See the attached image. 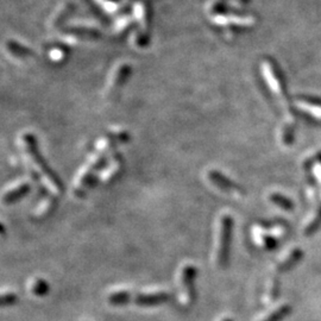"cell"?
<instances>
[{
	"mask_svg": "<svg viewBox=\"0 0 321 321\" xmlns=\"http://www.w3.org/2000/svg\"><path fill=\"white\" fill-rule=\"evenodd\" d=\"M23 139H24V144H25L26 151L29 153L30 156L33 157V160L35 162V164L37 165V168L40 169L44 178L48 180L52 188H54L57 193H62L63 190H65L63 182L61 181V179L59 178V175L50 168V165L48 164V162L45 161V158L42 156L41 151L38 150V148H37L36 138H35L31 133H26V135H24Z\"/></svg>",
	"mask_w": 321,
	"mask_h": 321,
	"instance_id": "obj_1",
	"label": "cell"
},
{
	"mask_svg": "<svg viewBox=\"0 0 321 321\" xmlns=\"http://www.w3.org/2000/svg\"><path fill=\"white\" fill-rule=\"evenodd\" d=\"M232 228H234V219L230 216H224L221 218L219 246H218V264L221 268L227 266L228 258H230Z\"/></svg>",
	"mask_w": 321,
	"mask_h": 321,
	"instance_id": "obj_2",
	"label": "cell"
},
{
	"mask_svg": "<svg viewBox=\"0 0 321 321\" xmlns=\"http://www.w3.org/2000/svg\"><path fill=\"white\" fill-rule=\"evenodd\" d=\"M107 164H108V157L106 156V155L100 156L97 161H94L93 163L88 167L87 170L83 172L82 178L79 180V183H77V187L75 189V195L83 196L84 193L91 188L92 185H93L95 179H97L98 172L107 167Z\"/></svg>",
	"mask_w": 321,
	"mask_h": 321,
	"instance_id": "obj_3",
	"label": "cell"
},
{
	"mask_svg": "<svg viewBox=\"0 0 321 321\" xmlns=\"http://www.w3.org/2000/svg\"><path fill=\"white\" fill-rule=\"evenodd\" d=\"M208 180H211V182L218 188L226 193H241L242 188L239 185L235 183L232 180L227 179L224 174H221L218 170H211L208 172Z\"/></svg>",
	"mask_w": 321,
	"mask_h": 321,
	"instance_id": "obj_4",
	"label": "cell"
},
{
	"mask_svg": "<svg viewBox=\"0 0 321 321\" xmlns=\"http://www.w3.org/2000/svg\"><path fill=\"white\" fill-rule=\"evenodd\" d=\"M196 277V268L193 266H186L182 270V285L186 289L187 298L189 301H193L195 298V291H194V281Z\"/></svg>",
	"mask_w": 321,
	"mask_h": 321,
	"instance_id": "obj_5",
	"label": "cell"
},
{
	"mask_svg": "<svg viewBox=\"0 0 321 321\" xmlns=\"http://www.w3.org/2000/svg\"><path fill=\"white\" fill-rule=\"evenodd\" d=\"M168 300H169V295L167 294V293H155V294L137 295L133 301H135L136 305H138V306L149 307V306L161 305V303L167 302Z\"/></svg>",
	"mask_w": 321,
	"mask_h": 321,
	"instance_id": "obj_6",
	"label": "cell"
},
{
	"mask_svg": "<svg viewBox=\"0 0 321 321\" xmlns=\"http://www.w3.org/2000/svg\"><path fill=\"white\" fill-rule=\"evenodd\" d=\"M30 190H31V186L29 185V183H23V185L16 187V188H13L12 190H10V192L6 193L4 197H3V202H4L5 205L15 203L17 202V201L22 200L23 197L30 192Z\"/></svg>",
	"mask_w": 321,
	"mask_h": 321,
	"instance_id": "obj_7",
	"label": "cell"
},
{
	"mask_svg": "<svg viewBox=\"0 0 321 321\" xmlns=\"http://www.w3.org/2000/svg\"><path fill=\"white\" fill-rule=\"evenodd\" d=\"M301 257H302L301 250H294V251L290 252V255H289L287 258H284L283 260H282L280 266H278V270L285 271V270L290 269L291 267H294L295 264L298 263V260L301 258Z\"/></svg>",
	"mask_w": 321,
	"mask_h": 321,
	"instance_id": "obj_8",
	"label": "cell"
},
{
	"mask_svg": "<svg viewBox=\"0 0 321 321\" xmlns=\"http://www.w3.org/2000/svg\"><path fill=\"white\" fill-rule=\"evenodd\" d=\"M131 294L128 291H118L113 293L108 296V302L113 306H123V305H128V303L131 301Z\"/></svg>",
	"mask_w": 321,
	"mask_h": 321,
	"instance_id": "obj_9",
	"label": "cell"
},
{
	"mask_svg": "<svg viewBox=\"0 0 321 321\" xmlns=\"http://www.w3.org/2000/svg\"><path fill=\"white\" fill-rule=\"evenodd\" d=\"M291 312V307L289 305H283L281 306L280 308H277L276 310H274L270 315H268L263 321H282L285 319L289 314Z\"/></svg>",
	"mask_w": 321,
	"mask_h": 321,
	"instance_id": "obj_10",
	"label": "cell"
},
{
	"mask_svg": "<svg viewBox=\"0 0 321 321\" xmlns=\"http://www.w3.org/2000/svg\"><path fill=\"white\" fill-rule=\"evenodd\" d=\"M130 75V67L129 66H123L121 67V69L118 70L117 75H115V79H114V90H118L119 87H122L123 84L125 83L126 79H128V76Z\"/></svg>",
	"mask_w": 321,
	"mask_h": 321,
	"instance_id": "obj_11",
	"label": "cell"
},
{
	"mask_svg": "<svg viewBox=\"0 0 321 321\" xmlns=\"http://www.w3.org/2000/svg\"><path fill=\"white\" fill-rule=\"evenodd\" d=\"M270 200L273 201L274 203H276L277 206L284 208V210H291V208H293V202H291V201L289 200L288 197L281 195V194H278V193H273V194H271Z\"/></svg>",
	"mask_w": 321,
	"mask_h": 321,
	"instance_id": "obj_12",
	"label": "cell"
},
{
	"mask_svg": "<svg viewBox=\"0 0 321 321\" xmlns=\"http://www.w3.org/2000/svg\"><path fill=\"white\" fill-rule=\"evenodd\" d=\"M49 291V284L42 278H38V280L35 281V283L33 284V293L36 296H44Z\"/></svg>",
	"mask_w": 321,
	"mask_h": 321,
	"instance_id": "obj_13",
	"label": "cell"
},
{
	"mask_svg": "<svg viewBox=\"0 0 321 321\" xmlns=\"http://www.w3.org/2000/svg\"><path fill=\"white\" fill-rule=\"evenodd\" d=\"M55 203H56V200L54 199V197H49V199L44 201L43 206H42L40 210H37L36 216L37 217L49 216V213L52 211V208L55 207Z\"/></svg>",
	"mask_w": 321,
	"mask_h": 321,
	"instance_id": "obj_14",
	"label": "cell"
},
{
	"mask_svg": "<svg viewBox=\"0 0 321 321\" xmlns=\"http://www.w3.org/2000/svg\"><path fill=\"white\" fill-rule=\"evenodd\" d=\"M321 224V207L319 208V210L316 211V214L313 217V219L309 221L308 225H307L306 228H305V232L306 235H310L312 232H314L316 230L317 227H319V225Z\"/></svg>",
	"mask_w": 321,
	"mask_h": 321,
	"instance_id": "obj_15",
	"label": "cell"
},
{
	"mask_svg": "<svg viewBox=\"0 0 321 321\" xmlns=\"http://www.w3.org/2000/svg\"><path fill=\"white\" fill-rule=\"evenodd\" d=\"M17 302V296L13 293H8V294H4L2 296V306H11L13 303Z\"/></svg>",
	"mask_w": 321,
	"mask_h": 321,
	"instance_id": "obj_16",
	"label": "cell"
},
{
	"mask_svg": "<svg viewBox=\"0 0 321 321\" xmlns=\"http://www.w3.org/2000/svg\"><path fill=\"white\" fill-rule=\"evenodd\" d=\"M262 244L264 245V248H266V249L271 250V249H274L275 246L277 245V243H276V241H275L274 238L269 237V236H264L263 239H262Z\"/></svg>",
	"mask_w": 321,
	"mask_h": 321,
	"instance_id": "obj_17",
	"label": "cell"
},
{
	"mask_svg": "<svg viewBox=\"0 0 321 321\" xmlns=\"http://www.w3.org/2000/svg\"><path fill=\"white\" fill-rule=\"evenodd\" d=\"M280 290V285H278V281L277 280H274V282H273V285H271V293H270V298H271V300H274L275 299H277V296H278V291Z\"/></svg>",
	"mask_w": 321,
	"mask_h": 321,
	"instance_id": "obj_18",
	"label": "cell"
},
{
	"mask_svg": "<svg viewBox=\"0 0 321 321\" xmlns=\"http://www.w3.org/2000/svg\"><path fill=\"white\" fill-rule=\"evenodd\" d=\"M293 139V128H290V126H287L285 128V131H284V135H283V142L284 143H290Z\"/></svg>",
	"mask_w": 321,
	"mask_h": 321,
	"instance_id": "obj_19",
	"label": "cell"
},
{
	"mask_svg": "<svg viewBox=\"0 0 321 321\" xmlns=\"http://www.w3.org/2000/svg\"><path fill=\"white\" fill-rule=\"evenodd\" d=\"M223 321H234L232 319H230V317H226V319H224Z\"/></svg>",
	"mask_w": 321,
	"mask_h": 321,
	"instance_id": "obj_20",
	"label": "cell"
}]
</instances>
